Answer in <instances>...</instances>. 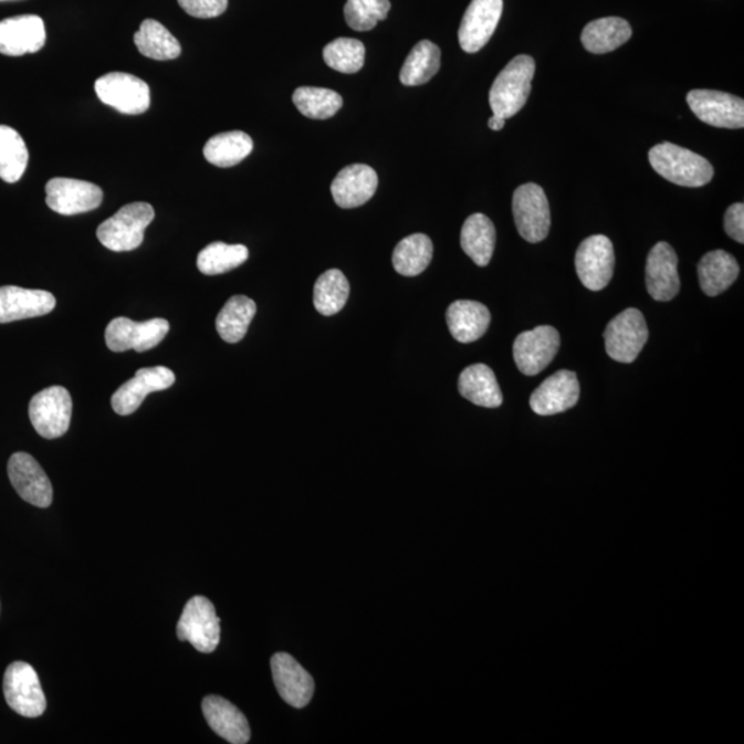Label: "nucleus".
Listing matches in <instances>:
<instances>
[{"label":"nucleus","mask_w":744,"mask_h":744,"mask_svg":"<svg viewBox=\"0 0 744 744\" xmlns=\"http://www.w3.org/2000/svg\"><path fill=\"white\" fill-rule=\"evenodd\" d=\"M559 344V334L552 326H539L520 334L513 345L514 361L518 370L528 377L544 371L555 359Z\"/></svg>","instance_id":"12"},{"label":"nucleus","mask_w":744,"mask_h":744,"mask_svg":"<svg viewBox=\"0 0 744 744\" xmlns=\"http://www.w3.org/2000/svg\"><path fill=\"white\" fill-rule=\"evenodd\" d=\"M6 702L22 717L36 719L46 712V696L38 673L31 664L14 662L6 669L3 679Z\"/></svg>","instance_id":"5"},{"label":"nucleus","mask_w":744,"mask_h":744,"mask_svg":"<svg viewBox=\"0 0 744 744\" xmlns=\"http://www.w3.org/2000/svg\"><path fill=\"white\" fill-rule=\"evenodd\" d=\"M55 307L52 293L4 285L0 287V323L49 315Z\"/></svg>","instance_id":"22"},{"label":"nucleus","mask_w":744,"mask_h":744,"mask_svg":"<svg viewBox=\"0 0 744 744\" xmlns=\"http://www.w3.org/2000/svg\"><path fill=\"white\" fill-rule=\"evenodd\" d=\"M11 485L22 500L36 507H49L53 502V486L35 458L15 452L8 465Z\"/></svg>","instance_id":"15"},{"label":"nucleus","mask_w":744,"mask_h":744,"mask_svg":"<svg viewBox=\"0 0 744 744\" xmlns=\"http://www.w3.org/2000/svg\"><path fill=\"white\" fill-rule=\"evenodd\" d=\"M648 156L653 170L675 186L701 188L713 180L714 169L710 161L679 145H654Z\"/></svg>","instance_id":"1"},{"label":"nucleus","mask_w":744,"mask_h":744,"mask_svg":"<svg viewBox=\"0 0 744 744\" xmlns=\"http://www.w3.org/2000/svg\"><path fill=\"white\" fill-rule=\"evenodd\" d=\"M178 3L196 19H214L228 9V0H178Z\"/></svg>","instance_id":"41"},{"label":"nucleus","mask_w":744,"mask_h":744,"mask_svg":"<svg viewBox=\"0 0 744 744\" xmlns=\"http://www.w3.org/2000/svg\"><path fill=\"white\" fill-rule=\"evenodd\" d=\"M253 139L243 132L217 134L205 145L203 154L209 164L217 167H233L253 153Z\"/></svg>","instance_id":"31"},{"label":"nucleus","mask_w":744,"mask_h":744,"mask_svg":"<svg viewBox=\"0 0 744 744\" xmlns=\"http://www.w3.org/2000/svg\"><path fill=\"white\" fill-rule=\"evenodd\" d=\"M687 103L699 120L719 128L744 127V101L723 92L692 91Z\"/></svg>","instance_id":"13"},{"label":"nucleus","mask_w":744,"mask_h":744,"mask_svg":"<svg viewBox=\"0 0 744 744\" xmlns=\"http://www.w3.org/2000/svg\"><path fill=\"white\" fill-rule=\"evenodd\" d=\"M576 273L581 284L591 291L607 287L614 276L615 253L611 240L595 234L580 243L575 255Z\"/></svg>","instance_id":"11"},{"label":"nucleus","mask_w":744,"mask_h":744,"mask_svg":"<svg viewBox=\"0 0 744 744\" xmlns=\"http://www.w3.org/2000/svg\"><path fill=\"white\" fill-rule=\"evenodd\" d=\"M450 333L458 343L470 344L483 337L490 327L491 313L475 301H455L446 313Z\"/></svg>","instance_id":"25"},{"label":"nucleus","mask_w":744,"mask_h":744,"mask_svg":"<svg viewBox=\"0 0 744 744\" xmlns=\"http://www.w3.org/2000/svg\"><path fill=\"white\" fill-rule=\"evenodd\" d=\"M496 231L494 223L484 214H473L463 223L461 245L475 265L486 266L494 254Z\"/></svg>","instance_id":"29"},{"label":"nucleus","mask_w":744,"mask_h":744,"mask_svg":"<svg viewBox=\"0 0 744 744\" xmlns=\"http://www.w3.org/2000/svg\"><path fill=\"white\" fill-rule=\"evenodd\" d=\"M390 8L389 0H348L344 9L346 24L355 31H371L386 20Z\"/></svg>","instance_id":"40"},{"label":"nucleus","mask_w":744,"mask_h":744,"mask_svg":"<svg viewBox=\"0 0 744 744\" xmlns=\"http://www.w3.org/2000/svg\"><path fill=\"white\" fill-rule=\"evenodd\" d=\"M377 188V172L370 166L357 164L338 172L332 184V193L340 209H356L366 205Z\"/></svg>","instance_id":"23"},{"label":"nucleus","mask_w":744,"mask_h":744,"mask_svg":"<svg viewBox=\"0 0 744 744\" xmlns=\"http://www.w3.org/2000/svg\"><path fill=\"white\" fill-rule=\"evenodd\" d=\"M95 93L105 105L125 115H142L150 105V88L139 77L111 72L95 82Z\"/></svg>","instance_id":"9"},{"label":"nucleus","mask_w":744,"mask_h":744,"mask_svg":"<svg viewBox=\"0 0 744 744\" xmlns=\"http://www.w3.org/2000/svg\"><path fill=\"white\" fill-rule=\"evenodd\" d=\"M679 259L669 243L653 245L647 260L646 280L648 293L654 301L668 302L680 293Z\"/></svg>","instance_id":"21"},{"label":"nucleus","mask_w":744,"mask_h":744,"mask_svg":"<svg viewBox=\"0 0 744 744\" xmlns=\"http://www.w3.org/2000/svg\"><path fill=\"white\" fill-rule=\"evenodd\" d=\"M505 123L506 119H503V117L494 115L489 120V127L491 128V130L501 132L502 128L505 127Z\"/></svg>","instance_id":"43"},{"label":"nucleus","mask_w":744,"mask_h":744,"mask_svg":"<svg viewBox=\"0 0 744 744\" xmlns=\"http://www.w3.org/2000/svg\"><path fill=\"white\" fill-rule=\"evenodd\" d=\"M580 386L576 374L568 370L557 371L544 380L531 396L530 406L538 416H556L576 406Z\"/></svg>","instance_id":"20"},{"label":"nucleus","mask_w":744,"mask_h":744,"mask_svg":"<svg viewBox=\"0 0 744 744\" xmlns=\"http://www.w3.org/2000/svg\"><path fill=\"white\" fill-rule=\"evenodd\" d=\"M205 719L218 736L232 744L249 743L251 731L248 719L227 699L211 695L201 703Z\"/></svg>","instance_id":"24"},{"label":"nucleus","mask_w":744,"mask_h":744,"mask_svg":"<svg viewBox=\"0 0 744 744\" xmlns=\"http://www.w3.org/2000/svg\"><path fill=\"white\" fill-rule=\"evenodd\" d=\"M441 52L438 44L421 41L408 54L400 71V82L405 86H422L438 74Z\"/></svg>","instance_id":"34"},{"label":"nucleus","mask_w":744,"mask_h":744,"mask_svg":"<svg viewBox=\"0 0 744 744\" xmlns=\"http://www.w3.org/2000/svg\"><path fill=\"white\" fill-rule=\"evenodd\" d=\"M502 11L503 0H472L458 32L462 50L470 54L480 52L494 35Z\"/></svg>","instance_id":"17"},{"label":"nucleus","mask_w":744,"mask_h":744,"mask_svg":"<svg viewBox=\"0 0 744 744\" xmlns=\"http://www.w3.org/2000/svg\"><path fill=\"white\" fill-rule=\"evenodd\" d=\"M458 389L473 405L496 408L502 406L503 395L494 371L485 365H473L461 373Z\"/></svg>","instance_id":"27"},{"label":"nucleus","mask_w":744,"mask_h":744,"mask_svg":"<svg viewBox=\"0 0 744 744\" xmlns=\"http://www.w3.org/2000/svg\"><path fill=\"white\" fill-rule=\"evenodd\" d=\"M155 210L149 203L123 206L115 216L101 223L97 238L104 248L123 253L139 248L144 242L145 229L154 221Z\"/></svg>","instance_id":"3"},{"label":"nucleus","mask_w":744,"mask_h":744,"mask_svg":"<svg viewBox=\"0 0 744 744\" xmlns=\"http://www.w3.org/2000/svg\"><path fill=\"white\" fill-rule=\"evenodd\" d=\"M350 294L348 279L338 270L324 272L313 290V304L323 316H334L344 310Z\"/></svg>","instance_id":"36"},{"label":"nucleus","mask_w":744,"mask_h":744,"mask_svg":"<svg viewBox=\"0 0 744 744\" xmlns=\"http://www.w3.org/2000/svg\"><path fill=\"white\" fill-rule=\"evenodd\" d=\"M631 27L628 21L620 17H606V19L589 22L581 32V43L587 52L593 54L611 53L631 38Z\"/></svg>","instance_id":"28"},{"label":"nucleus","mask_w":744,"mask_h":744,"mask_svg":"<svg viewBox=\"0 0 744 744\" xmlns=\"http://www.w3.org/2000/svg\"><path fill=\"white\" fill-rule=\"evenodd\" d=\"M170 332L165 318L137 323L127 317H116L105 329V343L112 352H147L156 348Z\"/></svg>","instance_id":"10"},{"label":"nucleus","mask_w":744,"mask_h":744,"mask_svg":"<svg viewBox=\"0 0 744 744\" xmlns=\"http://www.w3.org/2000/svg\"><path fill=\"white\" fill-rule=\"evenodd\" d=\"M650 333L645 316L630 307L609 322L604 339L607 354L619 363H633L645 348Z\"/></svg>","instance_id":"7"},{"label":"nucleus","mask_w":744,"mask_h":744,"mask_svg":"<svg viewBox=\"0 0 744 744\" xmlns=\"http://www.w3.org/2000/svg\"><path fill=\"white\" fill-rule=\"evenodd\" d=\"M46 43V28L41 17H10L0 21V54L10 57L36 53Z\"/></svg>","instance_id":"19"},{"label":"nucleus","mask_w":744,"mask_h":744,"mask_svg":"<svg viewBox=\"0 0 744 744\" xmlns=\"http://www.w3.org/2000/svg\"><path fill=\"white\" fill-rule=\"evenodd\" d=\"M740 264L724 250L710 251L698 265L699 283L703 293L717 296L729 290L740 277Z\"/></svg>","instance_id":"26"},{"label":"nucleus","mask_w":744,"mask_h":744,"mask_svg":"<svg viewBox=\"0 0 744 744\" xmlns=\"http://www.w3.org/2000/svg\"><path fill=\"white\" fill-rule=\"evenodd\" d=\"M103 189L74 178H53L46 186V203L61 216L82 214L103 203Z\"/></svg>","instance_id":"14"},{"label":"nucleus","mask_w":744,"mask_h":744,"mask_svg":"<svg viewBox=\"0 0 744 744\" xmlns=\"http://www.w3.org/2000/svg\"><path fill=\"white\" fill-rule=\"evenodd\" d=\"M256 313L255 302L245 295H233L218 313L216 327L228 344H238L249 332Z\"/></svg>","instance_id":"30"},{"label":"nucleus","mask_w":744,"mask_h":744,"mask_svg":"<svg viewBox=\"0 0 744 744\" xmlns=\"http://www.w3.org/2000/svg\"><path fill=\"white\" fill-rule=\"evenodd\" d=\"M177 636L188 641L196 651L211 653L221 640L220 618L209 598L195 596L187 602L177 625Z\"/></svg>","instance_id":"4"},{"label":"nucleus","mask_w":744,"mask_h":744,"mask_svg":"<svg viewBox=\"0 0 744 744\" xmlns=\"http://www.w3.org/2000/svg\"><path fill=\"white\" fill-rule=\"evenodd\" d=\"M30 153L24 139L13 127L0 125V178L14 184L27 170Z\"/></svg>","instance_id":"35"},{"label":"nucleus","mask_w":744,"mask_h":744,"mask_svg":"<svg viewBox=\"0 0 744 744\" xmlns=\"http://www.w3.org/2000/svg\"><path fill=\"white\" fill-rule=\"evenodd\" d=\"M134 43L139 53L153 60H175L181 54L180 42L156 20L143 22L134 35Z\"/></svg>","instance_id":"33"},{"label":"nucleus","mask_w":744,"mask_h":744,"mask_svg":"<svg viewBox=\"0 0 744 744\" xmlns=\"http://www.w3.org/2000/svg\"><path fill=\"white\" fill-rule=\"evenodd\" d=\"M72 418V399L63 386L39 391L30 402V419L44 439H59L69 432Z\"/></svg>","instance_id":"8"},{"label":"nucleus","mask_w":744,"mask_h":744,"mask_svg":"<svg viewBox=\"0 0 744 744\" xmlns=\"http://www.w3.org/2000/svg\"><path fill=\"white\" fill-rule=\"evenodd\" d=\"M535 69V60L524 54L514 57L503 69L490 91V105L494 115L511 119L524 108L531 94Z\"/></svg>","instance_id":"2"},{"label":"nucleus","mask_w":744,"mask_h":744,"mask_svg":"<svg viewBox=\"0 0 744 744\" xmlns=\"http://www.w3.org/2000/svg\"><path fill=\"white\" fill-rule=\"evenodd\" d=\"M724 228L726 234L735 242L744 243V205L735 203L725 212Z\"/></svg>","instance_id":"42"},{"label":"nucleus","mask_w":744,"mask_h":744,"mask_svg":"<svg viewBox=\"0 0 744 744\" xmlns=\"http://www.w3.org/2000/svg\"><path fill=\"white\" fill-rule=\"evenodd\" d=\"M273 681L279 695L295 709L307 706L315 692L312 675L289 653L279 652L271 660Z\"/></svg>","instance_id":"18"},{"label":"nucleus","mask_w":744,"mask_h":744,"mask_svg":"<svg viewBox=\"0 0 744 744\" xmlns=\"http://www.w3.org/2000/svg\"><path fill=\"white\" fill-rule=\"evenodd\" d=\"M248 260L249 249L245 245L216 242L200 251L198 268L207 276L222 275Z\"/></svg>","instance_id":"37"},{"label":"nucleus","mask_w":744,"mask_h":744,"mask_svg":"<svg viewBox=\"0 0 744 744\" xmlns=\"http://www.w3.org/2000/svg\"><path fill=\"white\" fill-rule=\"evenodd\" d=\"M513 216L520 237L530 243H539L551 231V207L545 190L530 182L513 195Z\"/></svg>","instance_id":"6"},{"label":"nucleus","mask_w":744,"mask_h":744,"mask_svg":"<svg viewBox=\"0 0 744 744\" xmlns=\"http://www.w3.org/2000/svg\"><path fill=\"white\" fill-rule=\"evenodd\" d=\"M324 63L340 74H356L365 66L366 48L352 38H338L323 50Z\"/></svg>","instance_id":"39"},{"label":"nucleus","mask_w":744,"mask_h":744,"mask_svg":"<svg viewBox=\"0 0 744 744\" xmlns=\"http://www.w3.org/2000/svg\"><path fill=\"white\" fill-rule=\"evenodd\" d=\"M433 259V243L427 234L416 233L407 237L396 245L391 262L401 276L421 275Z\"/></svg>","instance_id":"32"},{"label":"nucleus","mask_w":744,"mask_h":744,"mask_svg":"<svg viewBox=\"0 0 744 744\" xmlns=\"http://www.w3.org/2000/svg\"><path fill=\"white\" fill-rule=\"evenodd\" d=\"M176 375L167 367H150L138 370L134 378L123 384L112 396V408L119 416L126 417L142 407L145 397L154 391L171 388Z\"/></svg>","instance_id":"16"},{"label":"nucleus","mask_w":744,"mask_h":744,"mask_svg":"<svg viewBox=\"0 0 744 744\" xmlns=\"http://www.w3.org/2000/svg\"><path fill=\"white\" fill-rule=\"evenodd\" d=\"M296 109L310 119L324 120L343 108L344 99L329 88L300 87L293 94Z\"/></svg>","instance_id":"38"}]
</instances>
